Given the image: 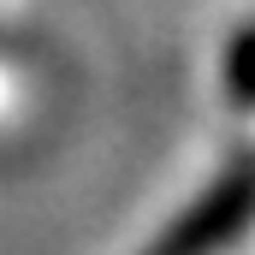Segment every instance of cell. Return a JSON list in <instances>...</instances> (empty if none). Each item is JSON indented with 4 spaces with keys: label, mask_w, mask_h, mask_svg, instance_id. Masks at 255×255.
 Wrapping results in <instances>:
<instances>
[{
    "label": "cell",
    "mask_w": 255,
    "mask_h": 255,
    "mask_svg": "<svg viewBox=\"0 0 255 255\" xmlns=\"http://www.w3.org/2000/svg\"><path fill=\"white\" fill-rule=\"evenodd\" d=\"M255 226V154L232 160L190 208L148 244V255H226L238 232Z\"/></svg>",
    "instance_id": "cell-1"
},
{
    "label": "cell",
    "mask_w": 255,
    "mask_h": 255,
    "mask_svg": "<svg viewBox=\"0 0 255 255\" xmlns=\"http://www.w3.org/2000/svg\"><path fill=\"white\" fill-rule=\"evenodd\" d=\"M226 89H232L238 107H255V24L238 30L232 48H226Z\"/></svg>",
    "instance_id": "cell-2"
}]
</instances>
